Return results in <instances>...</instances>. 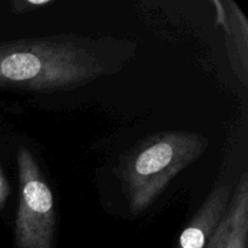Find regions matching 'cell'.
<instances>
[{
	"mask_svg": "<svg viewBox=\"0 0 248 248\" xmlns=\"http://www.w3.org/2000/svg\"><path fill=\"white\" fill-rule=\"evenodd\" d=\"M230 198V184L216 186L179 235L176 248H206L211 232L224 213Z\"/></svg>",
	"mask_w": 248,
	"mask_h": 248,
	"instance_id": "cell-5",
	"label": "cell"
},
{
	"mask_svg": "<svg viewBox=\"0 0 248 248\" xmlns=\"http://www.w3.org/2000/svg\"><path fill=\"white\" fill-rule=\"evenodd\" d=\"M247 235L248 174L245 172L224 213L211 232L206 248H247Z\"/></svg>",
	"mask_w": 248,
	"mask_h": 248,
	"instance_id": "cell-4",
	"label": "cell"
},
{
	"mask_svg": "<svg viewBox=\"0 0 248 248\" xmlns=\"http://www.w3.org/2000/svg\"><path fill=\"white\" fill-rule=\"evenodd\" d=\"M9 196H10L9 182H7L6 177H5L4 172H2L1 167H0V210L5 206Z\"/></svg>",
	"mask_w": 248,
	"mask_h": 248,
	"instance_id": "cell-7",
	"label": "cell"
},
{
	"mask_svg": "<svg viewBox=\"0 0 248 248\" xmlns=\"http://www.w3.org/2000/svg\"><path fill=\"white\" fill-rule=\"evenodd\" d=\"M203 135L169 131L148 138L125 160L123 179L130 210L144 212L164 193L172 179L207 150Z\"/></svg>",
	"mask_w": 248,
	"mask_h": 248,
	"instance_id": "cell-2",
	"label": "cell"
},
{
	"mask_svg": "<svg viewBox=\"0 0 248 248\" xmlns=\"http://www.w3.org/2000/svg\"><path fill=\"white\" fill-rule=\"evenodd\" d=\"M220 9L230 67L245 87L248 84V19L234 1H216Z\"/></svg>",
	"mask_w": 248,
	"mask_h": 248,
	"instance_id": "cell-6",
	"label": "cell"
},
{
	"mask_svg": "<svg viewBox=\"0 0 248 248\" xmlns=\"http://www.w3.org/2000/svg\"><path fill=\"white\" fill-rule=\"evenodd\" d=\"M46 4H50V1H46V0L45 1H29V0H27V1H14L12 2V7H14L15 11L19 12L21 10H23L27 5L36 7V6H43V5H46Z\"/></svg>",
	"mask_w": 248,
	"mask_h": 248,
	"instance_id": "cell-8",
	"label": "cell"
},
{
	"mask_svg": "<svg viewBox=\"0 0 248 248\" xmlns=\"http://www.w3.org/2000/svg\"><path fill=\"white\" fill-rule=\"evenodd\" d=\"M110 68L89 47L67 36L0 44V87L50 92L94 81Z\"/></svg>",
	"mask_w": 248,
	"mask_h": 248,
	"instance_id": "cell-1",
	"label": "cell"
},
{
	"mask_svg": "<svg viewBox=\"0 0 248 248\" xmlns=\"http://www.w3.org/2000/svg\"><path fill=\"white\" fill-rule=\"evenodd\" d=\"M19 202L15 219L17 248H53L55 202L36 159L26 147L17 153Z\"/></svg>",
	"mask_w": 248,
	"mask_h": 248,
	"instance_id": "cell-3",
	"label": "cell"
}]
</instances>
